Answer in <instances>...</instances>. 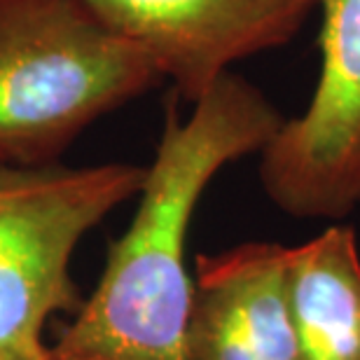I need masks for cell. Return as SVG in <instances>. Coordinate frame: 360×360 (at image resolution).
I'll use <instances>...</instances> for the list:
<instances>
[{"mask_svg":"<svg viewBox=\"0 0 360 360\" xmlns=\"http://www.w3.org/2000/svg\"><path fill=\"white\" fill-rule=\"evenodd\" d=\"M101 26L131 42L187 105L234 63L288 45L319 0H82Z\"/></svg>","mask_w":360,"mask_h":360,"instance_id":"5b68a950","label":"cell"},{"mask_svg":"<svg viewBox=\"0 0 360 360\" xmlns=\"http://www.w3.org/2000/svg\"><path fill=\"white\" fill-rule=\"evenodd\" d=\"M288 246L246 241L194 262L187 360H302L285 290Z\"/></svg>","mask_w":360,"mask_h":360,"instance_id":"8992f818","label":"cell"},{"mask_svg":"<svg viewBox=\"0 0 360 360\" xmlns=\"http://www.w3.org/2000/svg\"><path fill=\"white\" fill-rule=\"evenodd\" d=\"M146 167L127 162L0 167V360H52L45 328L80 311L70 262L115 208L139 197Z\"/></svg>","mask_w":360,"mask_h":360,"instance_id":"3957f363","label":"cell"},{"mask_svg":"<svg viewBox=\"0 0 360 360\" xmlns=\"http://www.w3.org/2000/svg\"><path fill=\"white\" fill-rule=\"evenodd\" d=\"M321 70L309 105L260 150V185L281 213L342 220L360 206V0H319Z\"/></svg>","mask_w":360,"mask_h":360,"instance_id":"277c9868","label":"cell"},{"mask_svg":"<svg viewBox=\"0 0 360 360\" xmlns=\"http://www.w3.org/2000/svg\"><path fill=\"white\" fill-rule=\"evenodd\" d=\"M171 91L139 206L112 241L98 285L61 330L52 360H187L194 276L187 236L213 178L260 155L285 117L260 87L227 73L183 117Z\"/></svg>","mask_w":360,"mask_h":360,"instance_id":"6da1fadb","label":"cell"},{"mask_svg":"<svg viewBox=\"0 0 360 360\" xmlns=\"http://www.w3.org/2000/svg\"><path fill=\"white\" fill-rule=\"evenodd\" d=\"M162 82L82 0H0V167H42Z\"/></svg>","mask_w":360,"mask_h":360,"instance_id":"7a4b0ae2","label":"cell"},{"mask_svg":"<svg viewBox=\"0 0 360 360\" xmlns=\"http://www.w3.org/2000/svg\"><path fill=\"white\" fill-rule=\"evenodd\" d=\"M288 304L302 360H360V248L333 225L285 253Z\"/></svg>","mask_w":360,"mask_h":360,"instance_id":"52a82bcc","label":"cell"}]
</instances>
